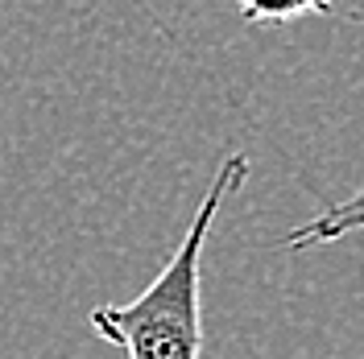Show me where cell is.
Masks as SVG:
<instances>
[{
  "instance_id": "obj_4",
  "label": "cell",
  "mask_w": 364,
  "mask_h": 359,
  "mask_svg": "<svg viewBox=\"0 0 364 359\" xmlns=\"http://www.w3.org/2000/svg\"><path fill=\"white\" fill-rule=\"evenodd\" d=\"M360 4H364V0H360ZM360 25H364V9H360Z\"/></svg>"
},
{
  "instance_id": "obj_3",
  "label": "cell",
  "mask_w": 364,
  "mask_h": 359,
  "mask_svg": "<svg viewBox=\"0 0 364 359\" xmlns=\"http://www.w3.org/2000/svg\"><path fill=\"white\" fill-rule=\"evenodd\" d=\"M240 17L249 25H277V21H294L306 13H336V0H236Z\"/></svg>"
},
{
  "instance_id": "obj_1",
  "label": "cell",
  "mask_w": 364,
  "mask_h": 359,
  "mask_svg": "<svg viewBox=\"0 0 364 359\" xmlns=\"http://www.w3.org/2000/svg\"><path fill=\"white\" fill-rule=\"evenodd\" d=\"M249 178V158L232 153L215 170L182 244L154 277V285L124 306H95L91 331L124 351V359H199L203 347V248L224 199Z\"/></svg>"
},
{
  "instance_id": "obj_2",
  "label": "cell",
  "mask_w": 364,
  "mask_h": 359,
  "mask_svg": "<svg viewBox=\"0 0 364 359\" xmlns=\"http://www.w3.org/2000/svg\"><path fill=\"white\" fill-rule=\"evenodd\" d=\"M352 231H364V186L352 190L348 199L331 202L327 211H318L315 219L298 223L294 231H286V248L302 252V248H318V244H336Z\"/></svg>"
}]
</instances>
